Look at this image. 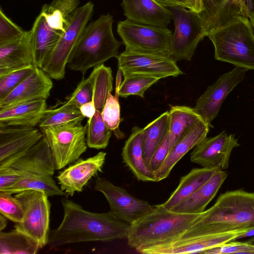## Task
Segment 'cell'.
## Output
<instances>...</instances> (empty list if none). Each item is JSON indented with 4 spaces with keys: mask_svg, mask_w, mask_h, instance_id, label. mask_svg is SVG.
Instances as JSON below:
<instances>
[{
    "mask_svg": "<svg viewBox=\"0 0 254 254\" xmlns=\"http://www.w3.org/2000/svg\"><path fill=\"white\" fill-rule=\"evenodd\" d=\"M61 202L64 217L60 225L49 234L48 245L51 248L77 243L127 239L130 224L110 211L89 212L66 198Z\"/></svg>",
    "mask_w": 254,
    "mask_h": 254,
    "instance_id": "cell-1",
    "label": "cell"
},
{
    "mask_svg": "<svg viewBox=\"0 0 254 254\" xmlns=\"http://www.w3.org/2000/svg\"><path fill=\"white\" fill-rule=\"evenodd\" d=\"M254 228V192L242 189L220 194L215 203L201 213L188 230L202 234Z\"/></svg>",
    "mask_w": 254,
    "mask_h": 254,
    "instance_id": "cell-2",
    "label": "cell"
},
{
    "mask_svg": "<svg viewBox=\"0 0 254 254\" xmlns=\"http://www.w3.org/2000/svg\"><path fill=\"white\" fill-rule=\"evenodd\" d=\"M154 206L151 213L130 226L127 245L140 253L178 238L200 214L177 213L161 204Z\"/></svg>",
    "mask_w": 254,
    "mask_h": 254,
    "instance_id": "cell-3",
    "label": "cell"
},
{
    "mask_svg": "<svg viewBox=\"0 0 254 254\" xmlns=\"http://www.w3.org/2000/svg\"><path fill=\"white\" fill-rule=\"evenodd\" d=\"M113 22V16L108 13L87 25L68 60V68L84 75L89 68L117 58L123 43L114 37Z\"/></svg>",
    "mask_w": 254,
    "mask_h": 254,
    "instance_id": "cell-4",
    "label": "cell"
},
{
    "mask_svg": "<svg viewBox=\"0 0 254 254\" xmlns=\"http://www.w3.org/2000/svg\"><path fill=\"white\" fill-rule=\"evenodd\" d=\"M206 36L214 45L216 60L254 70V33L248 18L234 16Z\"/></svg>",
    "mask_w": 254,
    "mask_h": 254,
    "instance_id": "cell-5",
    "label": "cell"
},
{
    "mask_svg": "<svg viewBox=\"0 0 254 254\" xmlns=\"http://www.w3.org/2000/svg\"><path fill=\"white\" fill-rule=\"evenodd\" d=\"M94 4L89 1L78 7L70 17L49 59L42 68L52 79L64 77L68 60L92 17Z\"/></svg>",
    "mask_w": 254,
    "mask_h": 254,
    "instance_id": "cell-6",
    "label": "cell"
},
{
    "mask_svg": "<svg viewBox=\"0 0 254 254\" xmlns=\"http://www.w3.org/2000/svg\"><path fill=\"white\" fill-rule=\"evenodd\" d=\"M117 32L127 50L170 57L173 33L167 28L127 19L118 22Z\"/></svg>",
    "mask_w": 254,
    "mask_h": 254,
    "instance_id": "cell-7",
    "label": "cell"
},
{
    "mask_svg": "<svg viewBox=\"0 0 254 254\" xmlns=\"http://www.w3.org/2000/svg\"><path fill=\"white\" fill-rule=\"evenodd\" d=\"M169 7L175 25L170 58L176 63L190 61L198 43L206 36L207 30L196 12L181 6Z\"/></svg>",
    "mask_w": 254,
    "mask_h": 254,
    "instance_id": "cell-8",
    "label": "cell"
},
{
    "mask_svg": "<svg viewBox=\"0 0 254 254\" xmlns=\"http://www.w3.org/2000/svg\"><path fill=\"white\" fill-rule=\"evenodd\" d=\"M23 212L21 222L14 228L37 241L41 249L48 244L49 236L50 203L43 191L26 190L14 195Z\"/></svg>",
    "mask_w": 254,
    "mask_h": 254,
    "instance_id": "cell-9",
    "label": "cell"
},
{
    "mask_svg": "<svg viewBox=\"0 0 254 254\" xmlns=\"http://www.w3.org/2000/svg\"><path fill=\"white\" fill-rule=\"evenodd\" d=\"M40 129L48 143L57 170L74 163L87 149L86 125L80 124Z\"/></svg>",
    "mask_w": 254,
    "mask_h": 254,
    "instance_id": "cell-10",
    "label": "cell"
},
{
    "mask_svg": "<svg viewBox=\"0 0 254 254\" xmlns=\"http://www.w3.org/2000/svg\"><path fill=\"white\" fill-rule=\"evenodd\" d=\"M55 170L49 146L44 136L26 153L0 169V190L27 177L52 176Z\"/></svg>",
    "mask_w": 254,
    "mask_h": 254,
    "instance_id": "cell-11",
    "label": "cell"
},
{
    "mask_svg": "<svg viewBox=\"0 0 254 254\" xmlns=\"http://www.w3.org/2000/svg\"><path fill=\"white\" fill-rule=\"evenodd\" d=\"M94 190L105 196L110 206V212L120 219L131 224L151 213L155 206L137 198L125 189L117 186L108 180L98 177Z\"/></svg>",
    "mask_w": 254,
    "mask_h": 254,
    "instance_id": "cell-12",
    "label": "cell"
},
{
    "mask_svg": "<svg viewBox=\"0 0 254 254\" xmlns=\"http://www.w3.org/2000/svg\"><path fill=\"white\" fill-rule=\"evenodd\" d=\"M117 59L118 68L121 70L124 76L140 74L160 79L184 74L176 63L168 57L125 49Z\"/></svg>",
    "mask_w": 254,
    "mask_h": 254,
    "instance_id": "cell-13",
    "label": "cell"
},
{
    "mask_svg": "<svg viewBox=\"0 0 254 254\" xmlns=\"http://www.w3.org/2000/svg\"><path fill=\"white\" fill-rule=\"evenodd\" d=\"M245 232L233 231L202 234L187 230L178 238L169 243L142 251L145 254H187L203 253L211 248L234 241Z\"/></svg>",
    "mask_w": 254,
    "mask_h": 254,
    "instance_id": "cell-14",
    "label": "cell"
},
{
    "mask_svg": "<svg viewBox=\"0 0 254 254\" xmlns=\"http://www.w3.org/2000/svg\"><path fill=\"white\" fill-rule=\"evenodd\" d=\"M248 70L236 67L223 74L196 100L194 109L209 127H212L211 123L218 115L225 99L244 80Z\"/></svg>",
    "mask_w": 254,
    "mask_h": 254,
    "instance_id": "cell-15",
    "label": "cell"
},
{
    "mask_svg": "<svg viewBox=\"0 0 254 254\" xmlns=\"http://www.w3.org/2000/svg\"><path fill=\"white\" fill-rule=\"evenodd\" d=\"M239 146L234 134L223 131L196 145L190 153V161L202 167L224 170L228 167L233 149Z\"/></svg>",
    "mask_w": 254,
    "mask_h": 254,
    "instance_id": "cell-16",
    "label": "cell"
},
{
    "mask_svg": "<svg viewBox=\"0 0 254 254\" xmlns=\"http://www.w3.org/2000/svg\"><path fill=\"white\" fill-rule=\"evenodd\" d=\"M43 136L36 127H0V169L26 153Z\"/></svg>",
    "mask_w": 254,
    "mask_h": 254,
    "instance_id": "cell-17",
    "label": "cell"
},
{
    "mask_svg": "<svg viewBox=\"0 0 254 254\" xmlns=\"http://www.w3.org/2000/svg\"><path fill=\"white\" fill-rule=\"evenodd\" d=\"M106 156V152L100 151L85 159H78L61 172L57 178L61 190L70 196L82 191L92 177L102 171Z\"/></svg>",
    "mask_w": 254,
    "mask_h": 254,
    "instance_id": "cell-18",
    "label": "cell"
},
{
    "mask_svg": "<svg viewBox=\"0 0 254 254\" xmlns=\"http://www.w3.org/2000/svg\"><path fill=\"white\" fill-rule=\"evenodd\" d=\"M51 79L42 69L35 66L14 89L0 99V108L35 100H47L53 86Z\"/></svg>",
    "mask_w": 254,
    "mask_h": 254,
    "instance_id": "cell-19",
    "label": "cell"
},
{
    "mask_svg": "<svg viewBox=\"0 0 254 254\" xmlns=\"http://www.w3.org/2000/svg\"><path fill=\"white\" fill-rule=\"evenodd\" d=\"M30 65L36 66L31 30L15 40L0 45V77Z\"/></svg>",
    "mask_w": 254,
    "mask_h": 254,
    "instance_id": "cell-20",
    "label": "cell"
},
{
    "mask_svg": "<svg viewBox=\"0 0 254 254\" xmlns=\"http://www.w3.org/2000/svg\"><path fill=\"white\" fill-rule=\"evenodd\" d=\"M121 5L127 19L145 24L167 28L172 14L154 0H122Z\"/></svg>",
    "mask_w": 254,
    "mask_h": 254,
    "instance_id": "cell-21",
    "label": "cell"
},
{
    "mask_svg": "<svg viewBox=\"0 0 254 254\" xmlns=\"http://www.w3.org/2000/svg\"><path fill=\"white\" fill-rule=\"evenodd\" d=\"M209 127L203 120H201L175 144L169 151L162 165L154 172L156 182H159L167 178L179 161L190 150L207 137Z\"/></svg>",
    "mask_w": 254,
    "mask_h": 254,
    "instance_id": "cell-22",
    "label": "cell"
},
{
    "mask_svg": "<svg viewBox=\"0 0 254 254\" xmlns=\"http://www.w3.org/2000/svg\"><path fill=\"white\" fill-rule=\"evenodd\" d=\"M47 109L46 99L30 101L0 108V127L38 126Z\"/></svg>",
    "mask_w": 254,
    "mask_h": 254,
    "instance_id": "cell-23",
    "label": "cell"
},
{
    "mask_svg": "<svg viewBox=\"0 0 254 254\" xmlns=\"http://www.w3.org/2000/svg\"><path fill=\"white\" fill-rule=\"evenodd\" d=\"M227 176L226 171L218 170L197 190L170 210L180 213L201 214L215 197Z\"/></svg>",
    "mask_w": 254,
    "mask_h": 254,
    "instance_id": "cell-24",
    "label": "cell"
},
{
    "mask_svg": "<svg viewBox=\"0 0 254 254\" xmlns=\"http://www.w3.org/2000/svg\"><path fill=\"white\" fill-rule=\"evenodd\" d=\"M124 163L139 181L156 182L154 173L146 165L143 155V128L135 126L122 152Z\"/></svg>",
    "mask_w": 254,
    "mask_h": 254,
    "instance_id": "cell-25",
    "label": "cell"
},
{
    "mask_svg": "<svg viewBox=\"0 0 254 254\" xmlns=\"http://www.w3.org/2000/svg\"><path fill=\"white\" fill-rule=\"evenodd\" d=\"M31 31V40L36 66L42 68L54 50L62 32L51 28L40 13Z\"/></svg>",
    "mask_w": 254,
    "mask_h": 254,
    "instance_id": "cell-26",
    "label": "cell"
},
{
    "mask_svg": "<svg viewBox=\"0 0 254 254\" xmlns=\"http://www.w3.org/2000/svg\"><path fill=\"white\" fill-rule=\"evenodd\" d=\"M219 170L218 168L205 167L191 169L188 174L181 178L177 188L169 198L161 205L170 210L194 192Z\"/></svg>",
    "mask_w": 254,
    "mask_h": 254,
    "instance_id": "cell-27",
    "label": "cell"
},
{
    "mask_svg": "<svg viewBox=\"0 0 254 254\" xmlns=\"http://www.w3.org/2000/svg\"><path fill=\"white\" fill-rule=\"evenodd\" d=\"M169 114L170 151L190 129L203 120L194 108L186 106H173Z\"/></svg>",
    "mask_w": 254,
    "mask_h": 254,
    "instance_id": "cell-28",
    "label": "cell"
},
{
    "mask_svg": "<svg viewBox=\"0 0 254 254\" xmlns=\"http://www.w3.org/2000/svg\"><path fill=\"white\" fill-rule=\"evenodd\" d=\"M203 10L199 15L207 33L234 16L241 15L238 6L227 0H202Z\"/></svg>",
    "mask_w": 254,
    "mask_h": 254,
    "instance_id": "cell-29",
    "label": "cell"
},
{
    "mask_svg": "<svg viewBox=\"0 0 254 254\" xmlns=\"http://www.w3.org/2000/svg\"><path fill=\"white\" fill-rule=\"evenodd\" d=\"M169 130V111L162 113L143 128V155L149 168L152 155Z\"/></svg>",
    "mask_w": 254,
    "mask_h": 254,
    "instance_id": "cell-30",
    "label": "cell"
},
{
    "mask_svg": "<svg viewBox=\"0 0 254 254\" xmlns=\"http://www.w3.org/2000/svg\"><path fill=\"white\" fill-rule=\"evenodd\" d=\"M79 3V0H53L43 5L40 14L51 28L64 32Z\"/></svg>",
    "mask_w": 254,
    "mask_h": 254,
    "instance_id": "cell-31",
    "label": "cell"
},
{
    "mask_svg": "<svg viewBox=\"0 0 254 254\" xmlns=\"http://www.w3.org/2000/svg\"><path fill=\"white\" fill-rule=\"evenodd\" d=\"M84 118L79 109L67 100L59 108L47 109L38 127L78 125Z\"/></svg>",
    "mask_w": 254,
    "mask_h": 254,
    "instance_id": "cell-32",
    "label": "cell"
},
{
    "mask_svg": "<svg viewBox=\"0 0 254 254\" xmlns=\"http://www.w3.org/2000/svg\"><path fill=\"white\" fill-rule=\"evenodd\" d=\"M40 249L37 241L15 229L0 232V254H35Z\"/></svg>",
    "mask_w": 254,
    "mask_h": 254,
    "instance_id": "cell-33",
    "label": "cell"
},
{
    "mask_svg": "<svg viewBox=\"0 0 254 254\" xmlns=\"http://www.w3.org/2000/svg\"><path fill=\"white\" fill-rule=\"evenodd\" d=\"M26 190L42 191L48 196L67 195L57 186L52 176L49 175H37L27 177L0 190V191L13 194Z\"/></svg>",
    "mask_w": 254,
    "mask_h": 254,
    "instance_id": "cell-34",
    "label": "cell"
},
{
    "mask_svg": "<svg viewBox=\"0 0 254 254\" xmlns=\"http://www.w3.org/2000/svg\"><path fill=\"white\" fill-rule=\"evenodd\" d=\"M86 139L88 147L96 149L106 148L112 135V131L105 124L101 112L96 110L92 118L88 120Z\"/></svg>",
    "mask_w": 254,
    "mask_h": 254,
    "instance_id": "cell-35",
    "label": "cell"
},
{
    "mask_svg": "<svg viewBox=\"0 0 254 254\" xmlns=\"http://www.w3.org/2000/svg\"><path fill=\"white\" fill-rule=\"evenodd\" d=\"M159 80L153 76L140 74L126 75L120 88L119 96L127 98L130 95H137L143 98L146 90Z\"/></svg>",
    "mask_w": 254,
    "mask_h": 254,
    "instance_id": "cell-36",
    "label": "cell"
},
{
    "mask_svg": "<svg viewBox=\"0 0 254 254\" xmlns=\"http://www.w3.org/2000/svg\"><path fill=\"white\" fill-rule=\"evenodd\" d=\"M120 105L119 98L109 92L101 112L103 120L107 127L118 139H122L125 134L119 128L121 122Z\"/></svg>",
    "mask_w": 254,
    "mask_h": 254,
    "instance_id": "cell-37",
    "label": "cell"
},
{
    "mask_svg": "<svg viewBox=\"0 0 254 254\" xmlns=\"http://www.w3.org/2000/svg\"><path fill=\"white\" fill-rule=\"evenodd\" d=\"M0 213L15 223H19L23 220V209L18 200L12 194L0 191Z\"/></svg>",
    "mask_w": 254,
    "mask_h": 254,
    "instance_id": "cell-38",
    "label": "cell"
},
{
    "mask_svg": "<svg viewBox=\"0 0 254 254\" xmlns=\"http://www.w3.org/2000/svg\"><path fill=\"white\" fill-rule=\"evenodd\" d=\"M35 66H28L0 77V99L4 98L33 71Z\"/></svg>",
    "mask_w": 254,
    "mask_h": 254,
    "instance_id": "cell-39",
    "label": "cell"
},
{
    "mask_svg": "<svg viewBox=\"0 0 254 254\" xmlns=\"http://www.w3.org/2000/svg\"><path fill=\"white\" fill-rule=\"evenodd\" d=\"M21 27L14 23L0 8V45L15 40L25 33Z\"/></svg>",
    "mask_w": 254,
    "mask_h": 254,
    "instance_id": "cell-40",
    "label": "cell"
},
{
    "mask_svg": "<svg viewBox=\"0 0 254 254\" xmlns=\"http://www.w3.org/2000/svg\"><path fill=\"white\" fill-rule=\"evenodd\" d=\"M93 93V82L90 75L83 79L74 91L65 99L75 105L78 108L83 104L92 101Z\"/></svg>",
    "mask_w": 254,
    "mask_h": 254,
    "instance_id": "cell-41",
    "label": "cell"
},
{
    "mask_svg": "<svg viewBox=\"0 0 254 254\" xmlns=\"http://www.w3.org/2000/svg\"><path fill=\"white\" fill-rule=\"evenodd\" d=\"M203 254H254V245L245 242H234L222 244L219 246L209 249Z\"/></svg>",
    "mask_w": 254,
    "mask_h": 254,
    "instance_id": "cell-42",
    "label": "cell"
},
{
    "mask_svg": "<svg viewBox=\"0 0 254 254\" xmlns=\"http://www.w3.org/2000/svg\"><path fill=\"white\" fill-rule=\"evenodd\" d=\"M169 152V132L157 147L151 157L149 169L154 173L159 169L167 158Z\"/></svg>",
    "mask_w": 254,
    "mask_h": 254,
    "instance_id": "cell-43",
    "label": "cell"
},
{
    "mask_svg": "<svg viewBox=\"0 0 254 254\" xmlns=\"http://www.w3.org/2000/svg\"><path fill=\"white\" fill-rule=\"evenodd\" d=\"M239 8L241 15L250 20L254 26V0H234Z\"/></svg>",
    "mask_w": 254,
    "mask_h": 254,
    "instance_id": "cell-44",
    "label": "cell"
},
{
    "mask_svg": "<svg viewBox=\"0 0 254 254\" xmlns=\"http://www.w3.org/2000/svg\"><path fill=\"white\" fill-rule=\"evenodd\" d=\"M79 109L82 115L88 120L91 119L96 112L95 104L92 100L82 105Z\"/></svg>",
    "mask_w": 254,
    "mask_h": 254,
    "instance_id": "cell-45",
    "label": "cell"
},
{
    "mask_svg": "<svg viewBox=\"0 0 254 254\" xmlns=\"http://www.w3.org/2000/svg\"><path fill=\"white\" fill-rule=\"evenodd\" d=\"M187 8L198 13L199 15L203 10L202 0H184Z\"/></svg>",
    "mask_w": 254,
    "mask_h": 254,
    "instance_id": "cell-46",
    "label": "cell"
},
{
    "mask_svg": "<svg viewBox=\"0 0 254 254\" xmlns=\"http://www.w3.org/2000/svg\"><path fill=\"white\" fill-rule=\"evenodd\" d=\"M158 3L167 7L181 6L187 8L184 0H154Z\"/></svg>",
    "mask_w": 254,
    "mask_h": 254,
    "instance_id": "cell-47",
    "label": "cell"
},
{
    "mask_svg": "<svg viewBox=\"0 0 254 254\" xmlns=\"http://www.w3.org/2000/svg\"><path fill=\"white\" fill-rule=\"evenodd\" d=\"M122 75H123L122 71L121 69L118 68L116 75L115 93L114 95L115 97L118 98L119 97V92L122 82Z\"/></svg>",
    "mask_w": 254,
    "mask_h": 254,
    "instance_id": "cell-48",
    "label": "cell"
},
{
    "mask_svg": "<svg viewBox=\"0 0 254 254\" xmlns=\"http://www.w3.org/2000/svg\"><path fill=\"white\" fill-rule=\"evenodd\" d=\"M254 236V228L250 230L249 231L240 234L237 237L235 240L248 237H252ZM234 240V241H235Z\"/></svg>",
    "mask_w": 254,
    "mask_h": 254,
    "instance_id": "cell-49",
    "label": "cell"
},
{
    "mask_svg": "<svg viewBox=\"0 0 254 254\" xmlns=\"http://www.w3.org/2000/svg\"><path fill=\"white\" fill-rule=\"evenodd\" d=\"M6 219L7 218L1 214H0V232L2 231L6 227L7 224Z\"/></svg>",
    "mask_w": 254,
    "mask_h": 254,
    "instance_id": "cell-50",
    "label": "cell"
},
{
    "mask_svg": "<svg viewBox=\"0 0 254 254\" xmlns=\"http://www.w3.org/2000/svg\"><path fill=\"white\" fill-rule=\"evenodd\" d=\"M246 241L249 243L254 245V236L251 237L250 239H249L248 240H247Z\"/></svg>",
    "mask_w": 254,
    "mask_h": 254,
    "instance_id": "cell-51",
    "label": "cell"
},
{
    "mask_svg": "<svg viewBox=\"0 0 254 254\" xmlns=\"http://www.w3.org/2000/svg\"><path fill=\"white\" fill-rule=\"evenodd\" d=\"M228 0V1H230V2H232V3H234V4H235L237 5V4H236V3H235V2L234 0Z\"/></svg>",
    "mask_w": 254,
    "mask_h": 254,
    "instance_id": "cell-52",
    "label": "cell"
},
{
    "mask_svg": "<svg viewBox=\"0 0 254 254\" xmlns=\"http://www.w3.org/2000/svg\"><path fill=\"white\" fill-rule=\"evenodd\" d=\"M253 28H254V26Z\"/></svg>",
    "mask_w": 254,
    "mask_h": 254,
    "instance_id": "cell-53",
    "label": "cell"
}]
</instances>
